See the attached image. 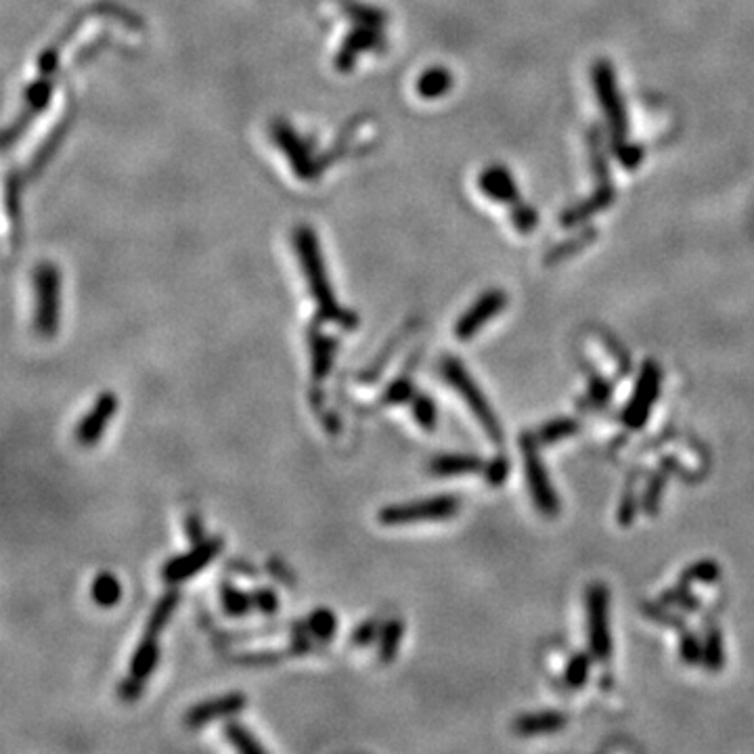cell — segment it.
Returning a JSON list of instances; mask_svg holds the SVG:
<instances>
[{"label":"cell","mask_w":754,"mask_h":754,"mask_svg":"<svg viewBox=\"0 0 754 754\" xmlns=\"http://www.w3.org/2000/svg\"><path fill=\"white\" fill-rule=\"evenodd\" d=\"M411 413L415 421H417L419 427H424V430H434L438 424V408H436V402L432 400V396H427L424 392L415 394L411 399Z\"/></svg>","instance_id":"cell-27"},{"label":"cell","mask_w":754,"mask_h":754,"mask_svg":"<svg viewBox=\"0 0 754 754\" xmlns=\"http://www.w3.org/2000/svg\"><path fill=\"white\" fill-rule=\"evenodd\" d=\"M159 635H153V633H143V639H140L137 650L130 658V667H128V677L120 683V698L126 702H132L140 698L145 689V681L149 679L156 670L159 662Z\"/></svg>","instance_id":"cell-8"},{"label":"cell","mask_w":754,"mask_h":754,"mask_svg":"<svg viewBox=\"0 0 754 754\" xmlns=\"http://www.w3.org/2000/svg\"><path fill=\"white\" fill-rule=\"evenodd\" d=\"M309 346H310V367L315 381H321L329 375L331 365H334L336 356V340L325 336L319 329V323H312L309 328Z\"/></svg>","instance_id":"cell-16"},{"label":"cell","mask_w":754,"mask_h":754,"mask_svg":"<svg viewBox=\"0 0 754 754\" xmlns=\"http://www.w3.org/2000/svg\"><path fill=\"white\" fill-rule=\"evenodd\" d=\"M587 615H589V645L597 660H610L612 633H610V593L608 587L593 583L587 591Z\"/></svg>","instance_id":"cell-7"},{"label":"cell","mask_w":754,"mask_h":754,"mask_svg":"<svg viewBox=\"0 0 754 754\" xmlns=\"http://www.w3.org/2000/svg\"><path fill=\"white\" fill-rule=\"evenodd\" d=\"M505 306H507V296H505L501 290H490L482 293L474 302V306H470V309L459 317L455 325V336L462 342L471 340L490 319L499 315Z\"/></svg>","instance_id":"cell-13"},{"label":"cell","mask_w":754,"mask_h":754,"mask_svg":"<svg viewBox=\"0 0 754 754\" xmlns=\"http://www.w3.org/2000/svg\"><path fill=\"white\" fill-rule=\"evenodd\" d=\"M415 396L413 392V380L411 375H399L390 386L383 390V394L377 399L375 407L383 405H402V402H411Z\"/></svg>","instance_id":"cell-28"},{"label":"cell","mask_w":754,"mask_h":754,"mask_svg":"<svg viewBox=\"0 0 754 754\" xmlns=\"http://www.w3.org/2000/svg\"><path fill=\"white\" fill-rule=\"evenodd\" d=\"M637 511V503H635V497L627 495L624 497V501L621 503V509H618V522L623 524V526H629L633 522V516H635Z\"/></svg>","instance_id":"cell-43"},{"label":"cell","mask_w":754,"mask_h":754,"mask_svg":"<svg viewBox=\"0 0 754 754\" xmlns=\"http://www.w3.org/2000/svg\"><path fill=\"white\" fill-rule=\"evenodd\" d=\"M453 76L444 67H432L419 76L417 93L424 99H438L451 91Z\"/></svg>","instance_id":"cell-21"},{"label":"cell","mask_w":754,"mask_h":754,"mask_svg":"<svg viewBox=\"0 0 754 754\" xmlns=\"http://www.w3.org/2000/svg\"><path fill=\"white\" fill-rule=\"evenodd\" d=\"M462 507V499L455 495H438L427 499L388 505L377 514L383 526H408L419 522H443L453 517Z\"/></svg>","instance_id":"cell-3"},{"label":"cell","mask_w":754,"mask_h":754,"mask_svg":"<svg viewBox=\"0 0 754 754\" xmlns=\"http://www.w3.org/2000/svg\"><path fill=\"white\" fill-rule=\"evenodd\" d=\"M591 656L585 654V651H579L577 656L570 658V662H568V667H566V686L568 687L580 689L587 681H589Z\"/></svg>","instance_id":"cell-31"},{"label":"cell","mask_w":754,"mask_h":754,"mask_svg":"<svg viewBox=\"0 0 754 754\" xmlns=\"http://www.w3.org/2000/svg\"><path fill=\"white\" fill-rule=\"evenodd\" d=\"M34 292H36V315L34 328L38 336L53 337L59 329V309H61V277L55 265L40 262L34 271Z\"/></svg>","instance_id":"cell-4"},{"label":"cell","mask_w":754,"mask_h":754,"mask_svg":"<svg viewBox=\"0 0 754 754\" xmlns=\"http://www.w3.org/2000/svg\"><path fill=\"white\" fill-rule=\"evenodd\" d=\"M662 490H664V476L656 474L654 478H651L648 490H645L643 509L648 511V514H656V511H658V503H660Z\"/></svg>","instance_id":"cell-40"},{"label":"cell","mask_w":754,"mask_h":754,"mask_svg":"<svg viewBox=\"0 0 754 754\" xmlns=\"http://www.w3.org/2000/svg\"><path fill=\"white\" fill-rule=\"evenodd\" d=\"M273 139L274 143L279 145V149L283 151V156L290 159L292 170L296 172L298 178L310 181V178H315L319 172H321L319 164L310 157L309 145H306L304 140L298 137V132L293 130L290 124L283 122V120H274L273 122Z\"/></svg>","instance_id":"cell-11"},{"label":"cell","mask_w":754,"mask_h":754,"mask_svg":"<svg viewBox=\"0 0 754 754\" xmlns=\"http://www.w3.org/2000/svg\"><path fill=\"white\" fill-rule=\"evenodd\" d=\"M220 602H222V610L227 612L229 616H235V618H241L246 615H250V610L254 608V599L252 596H247L241 589H238L233 583H225L220 585Z\"/></svg>","instance_id":"cell-23"},{"label":"cell","mask_w":754,"mask_h":754,"mask_svg":"<svg viewBox=\"0 0 754 754\" xmlns=\"http://www.w3.org/2000/svg\"><path fill=\"white\" fill-rule=\"evenodd\" d=\"M612 394V386L610 381H606L604 377H593L591 380V386H589V400L596 402V405H606Z\"/></svg>","instance_id":"cell-41"},{"label":"cell","mask_w":754,"mask_h":754,"mask_svg":"<svg viewBox=\"0 0 754 754\" xmlns=\"http://www.w3.org/2000/svg\"><path fill=\"white\" fill-rule=\"evenodd\" d=\"M178 599H181V596H178L176 589H172V591L166 593V596H162V599H159V602L156 604V608L151 610L149 621H147V624H145V631L153 633V635H159V633L166 629V624L170 623L172 615H175Z\"/></svg>","instance_id":"cell-24"},{"label":"cell","mask_w":754,"mask_h":754,"mask_svg":"<svg viewBox=\"0 0 754 754\" xmlns=\"http://www.w3.org/2000/svg\"><path fill=\"white\" fill-rule=\"evenodd\" d=\"M184 533H187L189 541L193 543V545L206 541V528H203L202 517L197 514H189L187 517H184Z\"/></svg>","instance_id":"cell-42"},{"label":"cell","mask_w":754,"mask_h":754,"mask_svg":"<svg viewBox=\"0 0 754 754\" xmlns=\"http://www.w3.org/2000/svg\"><path fill=\"white\" fill-rule=\"evenodd\" d=\"M579 421L577 419H555V421H549L541 427V432L536 434V438H539L541 444H552V443H560V440L564 438H570L572 434L579 432Z\"/></svg>","instance_id":"cell-30"},{"label":"cell","mask_w":754,"mask_h":754,"mask_svg":"<svg viewBox=\"0 0 754 754\" xmlns=\"http://www.w3.org/2000/svg\"><path fill=\"white\" fill-rule=\"evenodd\" d=\"M593 78H596V91H597L599 103H602L606 116H608V124H610L612 137H615V143L616 147L618 143H621L623 147L624 137H627V118H624L621 97H618V91H616L615 74H612L608 63L599 61L596 69H593Z\"/></svg>","instance_id":"cell-10"},{"label":"cell","mask_w":754,"mask_h":754,"mask_svg":"<svg viewBox=\"0 0 754 754\" xmlns=\"http://www.w3.org/2000/svg\"><path fill=\"white\" fill-rule=\"evenodd\" d=\"M702 662L711 673H717L725 664V648H723V633L719 629H708L705 643H702Z\"/></svg>","instance_id":"cell-26"},{"label":"cell","mask_w":754,"mask_h":754,"mask_svg":"<svg viewBox=\"0 0 754 754\" xmlns=\"http://www.w3.org/2000/svg\"><path fill=\"white\" fill-rule=\"evenodd\" d=\"M222 552V539H206L197 543L189 549L187 553L176 555L166 561L162 566V579L168 585H178L184 583V580L193 579L195 574H200L208 564H212L216 555Z\"/></svg>","instance_id":"cell-9"},{"label":"cell","mask_w":754,"mask_h":754,"mask_svg":"<svg viewBox=\"0 0 754 754\" xmlns=\"http://www.w3.org/2000/svg\"><path fill=\"white\" fill-rule=\"evenodd\" d=\"M293 246H296L300 265H302L306 281H309V290L317 304L319 317H321L323 321L342 325L344 329H355L356 325H359V319H356L355 312L344 310L340 309V304H337L334 292H331L328 271H325V262L321 256V246H319L315 231L306 225L298 227L296 233H293Z\"/></svg>","instance_id":"cell-1"},{"label":"cell","mask_w":754,"mask_h":754,"mask_svg":"<svg viewBox=\"0 0 754 754\" xmlns=\"http://www.w3.org/2000/svg\"><path fill=\"white\" fill-rule=\"evenodd\" d=\"M344 9L350 17L355 19L356 23H365V25H373V28H381L383 23H386V15L380 9H375V6H369V4H361V3H344Z\"/></svg>","instance_id":"cell-34"},{"label":"cell","mask_w":754,"mask_h":754,"mask_svg":"<svg viewBox=\"0 0 754 754\" xmlns=\"http://www.w3.org/2000/svg\"><path fill=\"white\" fill-rule=\"evenodd\" d=\"M380 624L375 621H365L361 623L359 627L353 631V635H350V643L356 645V648H367L369 643H373L380 639Z\"/></svg>","instance_id":"cell-36"},{"label":"cell","mask_w":754,"mask_h":754,"mask_svg":"<svg viewBox=\"0 0 754 754\" xmlns=\"http://www.w3.org/2000/svg\"><path fill=\"white\" fill-rule=\"evenodd\" d=\"M306 631H309L312 637L328 642V639L334 637V633L337 631V618L334 612L328 608L315 610L309 618H306Z\"/></svg>","instance_id":"cell-29"},{"label":"cell","mask_w":754,"mask_h":754,"mask_svg":"<svg viewBox=\"0 0 754 754\" xmlns=\"http://www.w3.org/2000/svg\"><path fill=\"white\" fill-rule=\"evenodd\" d=\"M679 654H681V660L687 664H696L702 660V645L698 639H696L694 633H686V635L681 637Z\"/></svg>","instance_id":"cell-37"},{"label":"cell","mask_w":754,"mask_h":754,"mask_svg":"<svg viewBox=\"0 0 754 754\" xmlns=\"http://www.w3.org/2000/svg\"><path fill=\"white\" fill-rule=\"evenodd\" d=\"M480 189L497 202L511 203L517 200V189L514 184V178H511L509 172L501 168V166H493V168L482 172Z\"/></svg>","instance_id":"cell-19"},{"label":"cell","mask_w":754,"mask_h":754,"mask_svg":"<svg viewBox=\"0 0 754 754\" xmlns=\"http://www.w3.org/2000/svg\"><path fill=\"white\" fill-rule=\"evenodd\" d=\"M118 411V399L116 394L112 392H103L97 396V400H94V405L91 407V411H88L85 417L80 419V424L76 426V443L80 446H94L103 436L107 426H110V421L113 415Z\"/></svg>","instance_id":"cell-14"},{"label":"cell","mask_w":754,"mask_h":754,"mask_svg":"<svg viewBox=\"0 0 754 754\" xmlns=\"http://www.w3.org/2000/svg\"><path fill=\"white\" fill-rule=\"evenodd\" d=\"M381 47V34L380 28H373V25L359 23L356 28L346 36V40L342 42L340 53L336 57V66L340 72H350L355 66L356 57H359L363 50H372Z\"/></svg>","instance_id":"cell-15"},{"label":"cell","mask_w":754,"mask_h":754,"mask_svg":"<svg viewBox=\"0 0 754 754\" xmlns=\"http://www.w3.org/2000/svg\"><path fill=\"white\" fill-rule=\"evenodd\" d=\"M400 340H402L400 336L392 337V342H390L388 346L383 348L381 353L377 355L375 359H373L372 363H369V365H367L365 369H363V372L359 373V381H361V383H373V381L380 380V375L383 373V369H386V365L390 363V359H392V356H394V350L399 348Z\"/></svg>","instance_id":"cell-32"},{"label":"cell","mask_w":754,"mask_h":754,"mask_svg":"<svg viewBox=\"0 0 754 754\" xmlns=\"http://www.w3.org/2000/svg\"><path fill=\"white\" fill-rule=\"evenodd\" d=\"M568 725V717L558 711H543L522 714L514 721V732L520 736H534V733L560 732Z\"/></svg>","instance_id":"cell-17"},{"label":"cell","mask_w":754,"mask_h":754,"mask_svg":"<svg viewBox=\"0 0 754 754\" xmlns=\"http://www.w3.org/2000/svg\"><path fill=\"white\" fill-rule=\"evenodd\" d=\"M721 577V568L717 561L713 560H700L692 564L689 568H686V572H683L681 577V583H714Z\"/></svg>","instance_id":"cell-33"},{"label":"cell","mask_w":754,"mask_h":754,"mask_svg":"<svg viewBox=\"0 0 754 754\" xmlns=\"http://www.w3.org/2000/svg\"><path fill=\"white\" fill-rule=\"evenodd\" d=\"M222 733H225L227 742L233 746L235 750L252 754V752H265V746H262L258 740H256L254 733L247 730L246 725L238 723V721H229L222 727Z\"/></svg>","instance_id":"cell-25"},{"label":"cell","mask_w":754,"mask_h":754,"mask_svg":"<svg viewBox=\"0 0 754 754\" xmlns=\"http://www.w3.org/2000/svg\"><path fill=\"white\" fill-rule=\"evenodd\" d=\"M662 386V369L656 361H645L642 367V373L637 377L635 390L629 400L627 408L623 413V424L631 430H642L648 421L651 407L656 405L658 394Z\"/></svg>","instance_id":"cell-6"},{"label":"cell","mask_w":754,"mask_h":754,"mask_svg":"<svg viewBox=\"0 0 754 754\" xmlns=\"http://www.w3.org/2000/svg\"><path fill=\"white\" fill-rule=\"evenodd\" d=\"M252 599H254V608L262 612V615L273 616L274 612L279 610L277 593H274L273 589H268V587H260V589H256L252 593Z\"/></svg>","instance_id":"cell-35"},{"label":"cell","mask_w":754,"mask_h":754,"mask_svg":"<svg viewBox=\"0 0 754 754\" xmlns=\"http://www.w3.org/2000/svg\"><path fill=\"white\" fill-rule=\"evenodd\" d=\"M440 372H443L444 380L451 383V388L457 390V394L462 396L470 411L474 413V417L478 419V424L482 426V430L487 432V436L493 440L495 444H503V430L499 419H497L493 407L489 405L487 396L482 394L480 386H478L474 377L468 373V369L463 367V363L455 359V356H444Z\"/></svg>","instance_id":"cell-2"},{"label":"cell","mask_w":754,"mask_h":754,"mask_svg":"<svg viewBox=\"0 0 754 754\" xmlns=\"http://www.w3.org/2000/svg\"><path fill=\"white\" fill-rule=\"evenodd\" d=\"M539 438L533 436V434H526L522 438V451H524V468H526V482L528 490L533 495V501L536 509L545 516H558L560 511V499L555 489L552 487V480H549L545 465H543V459L539 455Z\"/></svg>","instance_id":"cell-5"},{"label":"cell","mask_w":754,"mask_h":754,"mask_svg":"<svg viewBox=\"0 0 754 754\" xmlns=\"http://www.w3.org/2000/svg\"><path fill=\"white\" fill-rule=\"evenodd\" d=\"M61 137H63V126H59L57 128V130L50 134L49 137V140L47 143H44L42 147H40V151L36 153V157H34V162H31V172H38L42 168L44 164H47V159L53 156V151L57 149V145H59V140H61Z\"/></svg>","instance_id":"cell-39"},{"label":"cell","mask_w":754,"mask_h":754,"mask_svg":"<svg viewBox=\"0 0 754 754\" xmlns=\"http://www.w3.org/2000/svg\"><path fill=\"white\" fill-rule=\"evenodd\" d=\"M484 462L474 455H438L430 462V471L434 476H465L484 471Z\"/></svg>","instance_id":"cell-18"},{"label":"cell","mask_w":754,"mask_h":754,"mask_svg":"<svg viewBox=\"0 0 754 754\" xmlns=\"http://www.w3.org/2000/svg\"><path fill=\"white\" fill-rule=\"evenodd\" d=\"M507 474H509V462L505 457L493 459V462L487 463V468H484V478H487L489 484H493V487H499V484L507 480Z\"/></svg>","instance_id":"cell-38"},{"label":"cell","mask_w":754,"mask_h":754,"mask_svg":"<svg viewBox=\"0 0 754 754\" xmlns=\"http://www.w3.org/2000/svg\"><path fill=\"white\" fill-rule=\"evenodd\" d=\"M91 597L99 608H113L122 599V585L112 572H101L91 585Z\"/></svg>","instance_id":"cell-20"},{"label":"cell","mask_w":754,"mask_h":754,"mask_svg":"<svg viewBox=\"0 0 754 754\" xmlns=\"http://www.w3.org/2000/svg\"><path fill=\"white\" fill-rule=\"evenodd\" d=\"M402 635H405V623L399 621V618H392L383 624L380 631V662L390 664L399 654Z\"/></svg>","instance_id":"cell-22"},{"label":"cell","mask_w":754,"mask_h":754,"mask_svg":"<svg viewBox=\"0 0 754 754\" xmlns=\"http://www.w3.org/2000/svg\"><path fill=\"white\" fill-rule=\"evenodd\" d=\"M247 705V698L241 692H231L216 696V698L197 702L195 706H191L187 713H184V725L189 730H202L210 723L219 719L235 717V714L241 713Z\"/></svg>","instance_id":"cell-12"}]
</instances>
